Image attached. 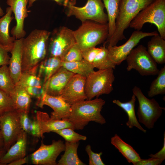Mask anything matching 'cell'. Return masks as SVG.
<instances>
[{
    "label": "cell",
    "instance_id": "obj_1",
    "mask_svg": "<svg viewBox=\"0 0 165 165\" xmlns=\"http://www.w3.org/2000/svg\"><path fill=\"white\" fill-rule=\"evenodd\" d=\"M51 33L36 29L22 38V73L38 70L40 63L47 57Z\"/></svg>",
    "mask_w": 165,
    "mask_h": 165
},
{
    "label": "cell",
    "instance_id": "obj_2",
    "mask_svg": "<svg viewBox=\"0 0 165 165\" xmlns=\"http://www.w3.org/2000/svg\"><path fill=\"white\" fill-rule=\"evenodd\" d=\"M105 101L96 97L94 100H84L71 105L68 119L74 130H82L90 121L101 125L106 122L101 112Z\"/></svg>",
    "mask_w": 165,
    "mask_h": 165
},
{
    "label": "cell",
    "instance_id": "obj_3",
    "mask_svg": "<svg viewBox=\"0 0 165 165\" xmlns=\"http://www.w3.org/2000/svg\"><path fill=\"white\" fill-rule=\"evenodd\" d=\"M155 0H120L118 14L116 20V29L112 35L104 42L108 46L116 45L126 37L124 31L130 23L143 9Z\"/></svg>",
    "mask_w": 165,
    "mask_h": 165
},
{
    "label": "cell",
    "instance_id": "obj_4",
    "mask_svg": "<svg viewBox=\"0 0 165 165\" xmlns=\"http://www.w3.org/2000/svg\"><path fill=\"white\" fill-rule=\"evenodd\" d=\"M146 23L154 24L159 35L165 39V0H155L138 14L129 27L140 31Z\"/></svg>",
    "mask_w": 165,
    "mask_h": 165
},
{
    "label": "cell",
    "instance_id": "obj_5",
    "mask_svg": "<svg viewBox=\"0 0 165 165\" xmlns=\"http://www.w3.org/2000/svg\"><path fill=\"white\" fill-rule=\"evenodd\" d=\"M73 34L76 43L82 51L106 40L108 34V24L86 20L73 31Z\"/></svg>",
    "mask_w": 165,
    "mask_h": 165
},
{
    "label": "cell",
    "instance_id": "obj_6",
    "mask_svg": "<svg viewBox=\"0 0 165 165\" xmlns=\"http://www.w3.org/2000/svg\"><path fill=\"white\" fill-rule=\"evenodd\" d=\"M113 69L94 71L86 79L85 92L86 100H91L103 94H109L113 90V83L115 81Z\"/></svg>",
    "mask_w": 165,
    "mask_h": 165
},
{
    "label": "cell",
    "instance_id": "obj_7",
    "mask_svg": "<svg viewBox=\"0 0 165 165\" xmlns=\"http://www.w3.org/2000/svg\"><path fill=\"white\" fill-rule=\"evenodd\" d=\"M132 90L138 102L137 114L139 122L148 129L153 128L155 123L162 115L164 108L155 99L147 98L139 87L135 86Z\"/></svg>",
    "mask_w": 165,
    "mask_h": 165
},
{
    "label": "cell",
    "instance_id": "obj_8",
    "mask_svg": "<svg viewBox=\"0 0 165 165\" xmlns=\"http://www.w3.org/2000/svg\"><path fill=\"white\" fill-rule=\"evenodd\" d=\"M75 1L71 0L65 7L68 16H74L82 22L90 20L102 24H108L107 14L101 0H87L86 5L82 7L74 5Z\"/></svg>",
    "mask_w": 165,
    "mask_h": 165
},
{
    "label": "cell",
    "instance_id": "obj_9",
    "mask_svg": "<svg viewBox=\"0 0 165 165\" xmlns=\"http://www.w3.org/2000/svg\"><path fill=\"white\" fill-rule=\"evenodd\" d=\"M127 71L134 69L142 76L157 75L160 70L156 63L142 45L134 47L127 56Z\"/></svg>",
    "mask_w": 165,
    "mask_h": 165
},
{
    "label": "cell",
    "instance_id": "obj_10",
    "mask_svg": "<svg viewBox=\"0 0 165 165\" xmlns=\"http://www.w3.org/2000/svg\"><path fill=\"white\" fill-rule=\"evenodd\" d=\"M75 43L73 31L65 27L55 29L49 39L48 50L49 56L58 57L62 60Z\"/></svg>",
    "mask_w": 165,
    "mask_h": 165
},
{
    "label": "cell",
    "instance_id": "obj_11",
    "mask_svg": "<svg viewBox=\"0 0 165 165\" xmlns=\"http://www.w3.org/2000/svg\"><path fill=\"white\" fill-rule=\"evenodd\" d=\"M0 130L4 140V148L7 151L16 141L22 130L19 113L15 110L0 116Z\"/></svg>",
    "mask_w": 165,
    "mask_h": 165
},
{
    "label": "cell",
    "instance_id": "obj_12",
    "mask_svg": "<svg viewBox=\"0 0 165 165\" xmlns=\"http://www.w3.org/2000/svg\"><path fill=\"white\" fill-rule=\"evenodd\" d=\"M158 34L156 31L145 32L140 30H135L132 32L127 42L123 45L119 46H108L107 48L110 57L116 65H119L126 60L128 55L141 39L146 37L152 36Z\"/></svg>",
    "mask_w": 165,
    "mask_h": 165
},
{
    "label": "cell",
    "instance_id": "obj_13",
    "mask_svg": "<svg viewBox=\"0 0 165 165\" xmlns=\"http://www.w3.org/2000/svg\"><path fill=\"white\" fill-rule=\"evenodd\" d=\"M64 150L65 144L61 140H53L48 145L42 142L39 148L31 155L32 163L35 165H57V157Z\"/></svg>",
    "mask_w": 165,
    "mask_h": 165
},
{
    "label": "cell",
    "instance_id": "obj_14",
    "mask_svg": "<svg viewBox=\"0 0 165 165\" xmlns=\"http://www.w3.org/2000/svg\"><path fill=\"white\" fill-rule=\"evenodd\" d=\"M86 77L75 74L69 81L60 96L70 105L86 99L85 92Z\"/></svg>",
    "mask_w": 165,
    "mask_h": 165
},
{
    "label": "cell",
    "instance_id": "obj_15",
    "mask_svg": "<svg viewBox=\"0 0 165 165\" xmlns=\"http://www.w3.org/2000/svg\"><path fill=\"white\" fill-rule=\"evenodd\" d=\"M36 105L40 108L44 105L51 108L53 111L51 113L50 118L53 120L68 119L71 111V105L60 96H52L45 93L37 100Z\"/></svg>",
    "mask_w": 165,
    "mask_h": 165
},
{
    "label": "cell",
    "instance_id": "obj_16",
    "mask_svg": "<svg viewBox=\"0 0 165 165\" xmlns=\"http://www.w3.org/2000/svg\"><path fill=\"white\" fill-rule=\"evenodd\" d=\"M28 0H7V4L11 8L14 14L16 25L12 29L11 33L16 39L24 38L26 32L24 29L25 19L28 16L27 8Z\"/></svg>",
    "mask_w": 165,
    "mask_h": 165
},
{
    "label": "cell",
    "instance_id": "obj_17",
    "mask_svg": "<svg viewBox=\"0 0 165 165\" xmlns=\"http://www.w3.org/2000/svg\"><path fill=\"white\" fill-rule=\"evenodd\" d=\"M75 74L61 67L43 85L44 93L52 96H60L69 81Z\"/></svg>",
    "mask_w": 165,
    "mask_h": 165
},
{
    "label": "cell",
    "instance_id": "obj_18",
    "mask_svg": "<svg viewBox=\"0 0 165 165\" xmlns=\"http://www.w3.org/2000/svg\"><path fill=\"white\" fill-rule=\"evenodd\" d=\"M35 118L42 138L44 137L43 134L45 133L53 132L67 128L72 129V125L68 119L53 120L46 112L37 111Z\"/></svg>",
    "mask_w": 165,
    "mask_h": 165
},
{
    "label": "cell",
    "instance_id": "obj_19",
    "mask_svg": "<svg viewBox=\"0 0 165 165\" xmlns=\"http://www.w3.org/2000/svg\"><path fill=\"white\" fill-rule=\"evenodd\" d=\"M27 133L22 130L15 142L9 148L0 161V165H8L17 159L26 156Z\"/></svg>",
    "mask_w": 165,
    "mask_h": 165
},
{
    "label": "cell",
    "instance_id": "obj_20",
    "mask_svg": "<svg viewBox=\"0 0 165 165\" xmlns=\"http://www.w3.org/2000/svg\"><path fill=\"white\" fill-rule=\"evenodd\" d=\"M22 38L16 39L9 52L11 54L8 67L13 80L16 85L19 81L22 74Z\"/></svg>",
    "mask_w": 165,
    "mask_h": 165
},
{
    "label": "cell",
    "instance_id": "obj_21",
    "mask_svg": "<svg viewBox=\"0 0 165 165\" xmlns=\"http://www.w3.org/2000/svg\"><path fill=\"white\" fill-rule=\"evenodd\" d=\"M9 96L13 103L16 110L18 112L28 113L31 97L24 87L18 84L15 85Z\"/></svg>",
    "mask_w": 165,
    "mask_h": 165
},
{
    "label": "cell",
    "instance_id": "obj_22",
    "mask_svg": "<svg viewBox=\"0 0 165 165\" xmlns=\"http://www.w3.org/2000/svg\"><path fill=\"white\" fill-rule=\"evenodd\" d=\"M62 61L58 57L49 56L40 63L37 75L42 80L43 85L62 67Z\"/></svg>",
    "mask_w": 165,
    "mask_h": 165
},
{
    "label": "cell",
    "instance_id": "obj_23",
    "mask_svg": "<svg viewBox=\"0 0 165 165\" xmlns=\"http://www.w3.org/2000/svg\"><path fill=\"white\" fill-rule=\"evenodd\" d=\"M147 50L156 63H165V39L159 34L152 36L148 42Z\"/></svg>",
    "mask_w": 165,
    "mask_h": 165
},
{
    "label": "cell",
    "instance_id": "obj_24",
    "mask_svg": "<svg viewBox=\"0 0 165 165\" xmlns=\"http://www.w3.org/2000/svg\"><path fill=\"white\" fill-rule=\"evenodd\" d=\"M111 143L117 149L129 163L136 165L141 159L139 154L130 145L116 134L111 139Z\"/></svg>",
    "mask_w": 165,
    "mask_h": 165
},
{
    "label": "cell",
    "instance_id": "obj_25",
    "mask_svg": "<svg viewBox=\"0 0 165 165\" xmlns=\"http://www.w3.org/2000/svg\"><path fill=\"white\" fill-rule=\"evenodd\" d=\"M136 100V97L133 94L131 99L128 101L123 102L119 100L115 99L112 102L122 108L127 114L128 120L126 124L127 126L130 128L135 127L143 132L146 133V130L140 125L136 116L135 110Z\"/></svg>",
    "mask_w": 165,
    "mask_h": 165
},
{
    "label": "cell",
    "instance_id": "obj_26",
    "mask_svg": "<svg viewBox=\"0 0 165 165\" xmlns=\"http://www.w3.org/2000/svg\"><path fill=\"white\" fill-rule=\"evenodd\" d=\"M13 12L9 6L6 8V14L0 18V43L8 46L12 47L16 38L9 34L10 24L14 18Z\"/></svg>",
    "mask_w": 165,
    "mask_h": 165
},
{
    "label": "cell",
    "instance_id": "obj_27",
    "mask_svg": "<svg viewBox=\"0 0 165 165\" xmlns=\"http://www.w3.org/2000/svg\"><path fill=\"white\" fill-rule=\"evenodd\" d=\"M79 141L70 142L66 141L65 143V152L57 163V165H85L78 157L77 149Z\"/></svg>",
    "mask_w": 165,
    "mask_h": 165
},
{
    "label": "cell",
    "instance_id": "obj_28",
    "mask_svg": "<svg viewBox=\"0 0 165 165\" xmlns=\"http://www.w3.org/2000/svg\"><path fill=\"white\" fill-rule=\"evenodd\" d=\"M106 8L108 18V40L113 34L116 29V22L118 14L120 0H102Z\"/></svg>",
    "mask_w": 165,
    "mask_h": 165
},
{
    "label": "cell",
    "instance_id": "obj_29",
    "mask_svg": "<svg viewBox=\"0 0 165 165\" xmlns=\"http://www.w3.org/2000/svg\"><path fill=\"white\" fill-rule=\"evenodd\" d=\"M62 66L75 74L86 77L94 71V68L92 63L83 59L73 62L62 61Z\"/></svg>",
    "mask_w": 165,
    "mask_h": 165
},
{
    "label": "cell",
    "instance_id": "obj_30",
    "mask_svg": "<svg viewBox=\"0 0 165 165\" xmlns=\"http://www.w3.org/2000/svg\"><path fill=\"white\" fill-rule=\"evenodd\" d=\"M101 47V51L92 63L94 68L98 70L115 69L116 65L110 58L107 48L104 45Z\"/></svg>",
    "mask_w": 165,
    "mask_h": 165
},
{
    "label": "cell",
    "instance_id": "obj_31",
    "mask_svg": "<svg viewBox=\"0 0 165 165\" xmlns=\"http://www.w3.org/2000/svg\"><path fill=\"white\" fill-rule=\"evenodd\" d=\"M157 76L151 83L148 92L149 97L165 94V66L160 70Z\"/></svg>",
    "mask_w": 165,
    "mask_h": 165
},
{
    "label": "cell",
    "instance_id": "obj_32",
    "mask_svg": "<svg viewBox=\"0 0 165 165\" xmlns=\"http://www.w3.org/2000/svg\"><path fill=\"white\" fill-rule=\"evenodd\" d=\"M15 85L11 76L7 65L0 66V90L9 95Z\"/></svg>",
    "mask_w": 165,
    "mask_h": 165
},
{
    "label": "cell",
    "instance_id": "obj_33",
    "mask_svg": "<svg viewBox=\"0 0 165 165\" xmlns=\"http://www.w3.org/2000/svg\"><path fill=\"white\" fill-rule=\"evenodd\" d=\"M37 72L38 71H33L22 73L19 81L16 84L24 88L30 86H43L42 80L38 75Z\"/></svg>",
    "mask_w": 165,
    "mask_h": 165
},
{
    "label": "cell",
    "instance_id": "obj_34",
    "mask_svg": "<svg viewBox=\"0 0 165 165\" xmlns=\"http://www.w3.org/2000/svg\"><path fill=\"white\" fill-rule=\"evenodd\" d=\"M63 137L66 141L70 142H77L80 140H86V136L76 133L70 128H67L53 132Z\"/></svg>",
    "mask_w": 165,
    "mask_h": 165
},
{
    "label": "cell",
    "instance_id": "obj_35",
    "mask_svg": "<svg viewBox=\"0 0 165 165\" xmlns=\"http://www.w3.org/2000/svg\"><path fill=\"white\" fill-rule=\"evenodd\" d=\"M15 110L13 103L9 96L0 90V116L6 112Z\"/></svg>",
    "mask_w": 165,
    "mask_h": 165
},
{
    "label": "cell",
    "instance_id": "obj_36",
    "mask_svg": "<svg viewBox=\"0 0 165 165\" xmlns=\"http://www.w3.org/2000/svg\"><path fill=\"white\" fill-rule=\"evenodd\" d=\"M83 59L82 51L75 43L69 50L62 59V61L71 62Z\"/></svg>",
    "mask_w": 165,
    "mask_h": 165
},
{
    "label": "cell",
    "instance_id": "obj_37",
    "mask_svg": "<svg viewBox=\"0 0 165 165\" xmlns=\"http://www.w3.org/2000/svg\"><path fill=\"white\" fill-rule=\"evenodd\" d=\"M85 151L89 157V165H105V164L102 161L101 156L102 152L99 153L94 152L91 150L90 145H87L85 148Z\"/></svg>",
    "mask_w": 165,
    "mask_h": 165
},
{
    "label": "cell",
    "instance_id": "obj_38",
    "mask_svg": "<svg viewBox=\"0 0 165 165\" xmlns=\"http://www.w3.org/2000/svg\"><path fill=\"white\" fill-rule=\"evenodd\" d=\"M101 47H92L82 51L83 59L92 63L97 54L101 51Z\"/></svg>",
    "mask_w": 165,
    "mask_h": 165
},
{
    "label": "cell",
    "instance_id": "obj_39",
    "mask_svg": "<svg viewBox=\"0 0 165 165\" xmlns=\"http://www.w3.org/2000/svg\"><path fill=\"white\" fill-rule=\"evenodd\" d=\"M13 46H6L0 43V66L9 64L10 57L8 53Z\"/></svg>",
    "mask_w": 165,
    "mask_h": 165
},
{
    "label": "cell",
    "instance_id": "obj_40",
    "mask_svg": "<svg viewBox=\"0 0 165 165\" xmlns=\"http://www.w3.org/2000/svg\"><path fill=\"white\" fill-rule=\"evenodd\" d=\"M31 97L39 99L44 93L42 86H30L25 88Z\"/></svg>",
    "mask_w": 165,
    "mask_h": 165
},
{
    "label": "cell",
    "instance_id": "obj_41",
    "mask_svg": "<svg viewBox=\"0 0 165 165\" xmlns=\"http://www.w3.org/2000/svg\"><path fill=\"white\" fill-rule=\"evenodd\" d=\"M19 113L20 123L22 129L28 133L31 120L28 116V113L26 112Z\"/></svg>",
    "mask_w": 165,
    "mask_h": 165
},
{
    "label": "cell",
    "instance_id": "obj_42",
    "mask_svg": "<svg viewBox=\"0 0 165 165\" xmlns=\"http://www.w3.org/2000/svg\"><path fill=\"white\" fill-rule=\"evenodd\" d=\"M28 133L34 137L41 138L39 126L36 118L31 120Z\"/></svg>",
    "mask_w": 165,
    "mask_h": 165
},
{
    "label": "cell",
    "instance_id": "obj_43",
    "mask_svg": "<svg viewBox=\"0 0 165 165\" xmlns=\"http://www.w3.org/2000/svg\"><path fill=\"white\" fill-rule=\"evenodd\" d=\"M163 161L161 159L152 157L147 159H141L136 165H159Z\"/></svg>",
    "mask_w": 165,
    "mask_h": 165
},
{
    "label": "cell",
    "instance_id": "obj_44",
    "mask_svg": "<svg viewBox=\"0 0 165 165\" xmlns=\"http://www.w3.org/2000/svg\"><path fill=\"white\" fill-rule=\"evenodd\" d=\"M163 146L162 149L156 153L149 155L151 157L157 158L164 160L165 159V132L164 134Z\"/></svg>",
    "mask_w": 165,
    "mask_h": 165
},
{
    "label": "cell",
    "instance_id": "obj_45",
    "mask_svg": "<svg viewBox=\"0 0 165 165\" xmlns=\"http://www.w3.org/2000/svg\"><path fill=\"white\" fill-rule=\"evenodd\" d=\"M37 0H28V8H29L32 7L33 4ZM57 4L59 5H63L64 7H66L71 1V0H53Z\"/></svg>",
    "mask_w": 165,
    "mask_h": 165
},
{
    "label": "cell",
    "instance_id": "obj_46",
    "mask_svg": "<svg viewBox=\"0 0 165 165\" xmlns=\"http://www.w3.org/2000/svg\"><path fill=\"white\" fill-rule=\"evenodd\" d=\"M28 156L24 157L17 159L10 163L8 164L9 165H21L27 163L28 162Z\"/></svg>",
    "mask_w": 165,
    "mask_h": 165
},
{
    "label": "cell",
    "instance_id": "obj_47",
    "mask_svg": "<svg viewBox=\"0 0 165 165\" xmlns=\"http://www.w3.org/2000/svg\"><path fill=\"white\" fill-rule=\"evenodd\" d=\"M4 140L1 131L0 130V148H4Z\"/></svg>",
    "mask_w": 165,
    "mask_h": 165
},
{
    "label": "cell",
    "instance_id": "obj_48",
    "mask_svg": "<svg viewBox=\"0 0 165 165\" xmlns=\"http://www.w3.org/2000/svg\"><path fill=\"white\" fill-rule=\"evenodd\" d=\"M6 152V151L4 148H0V161Z\"/></svg>",
    "mask_w": 165,
    "mask_h": 165
},
{
    "label": "cell",
    "instance_id": "obj_49",
    "mask_svg": "<svg viewBox=\"0 0 165 165\" xmlns=\"http://www.w3.org/2000/svg\"><path fill=\"white\" fill-rule=\"evenodd\" d=\"M4 13L0 6V16H3Z\"/></svg>",
    "mask_w": 165,
    "mask_h": 165
}]
</instances>
